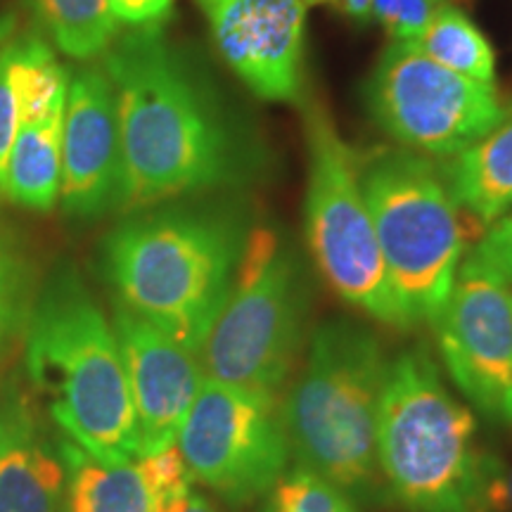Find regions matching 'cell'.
<instances>
[{
	"label": "cell",
	"mask_w": 512,
	"mask_h": 512,
	"mask_svg": "<svg viewBox=\"0 0 512 512\" xmlns=\"http://www.w3.org/2000/svg\"><path fill=\"white\" fill-rule=\"evenodd\" d=\"M264 498L261 512H363L347 491L302 465L287 470Z\"/></svg>",
	"instance_id": "44dd1931"
},
{
	"label": "cell",
	"mask_w": 512,
	"mask_h": 512,
	"mask_svg": "<svg viewBox=\"0 0 512 512\" xmlns=\"http://www.w3.org/2000/svg\"><path fill=\"white\" fill-rule=\"evenodd\" d=\"M24 273L15 252L0 240V347L24 316Z\"/></svg>",
	"instance_id": "d4e9b609"
},
{
	"label": "cell",
	"mask_w": 512,
	"mask_h": 512,
	"mask_svg": "<svg viewBox=\"0 0 512 512\" xmlns=\"http://www.w3.org/2000/svg\"><path fill=\"white\" fill-rule=\"evenodd\" d=\"M470 259L512 287V216H501L491 223L472 249Z\"/></svg>",
	"instance_id": "484cf974"
},
{
	"label": "cell",
	"mask_w": 512,
	"mask_h": 512,
	"mask_svg": "<svg viewBox=\"0 0 512 512\" xmlns=\"http://www.w3.org/2000/svg\"><path fill=\"white\" fill-rule=\"evenodd\" d=\"M460 211L494 223L512 204V117L439 166Z\"/></svg>",
	"instance_id": "e0dca14e"
},
{
	"label": "cell",
	"mask_w": 512,
	"mask_h": 512,
	"mask_svg": "<svg viewBox=\"0 0 512 512\" xmlns=\"http://www.w3.org/2000/svg\"><path fill=\"white\" fill-rule=\"evenodd\" d=\"M510 207H512V204H510Z\"/></svg>",
	"instance_id": "d6a6232c"
},
{
	"label": "cell",
	"mask_w": 512,
	"mask_h": 512,
	"mask_svg": "<svg viewBox=\"0 0 512 512\" xmlns=\"http://www.w3.org/2000/svg\"><path fill=\"white\" fill-rule=\"evenodd\" d=\"M41 34L74 60L91 62L117 41L121 24L110 0H27Z\"/></svg>",
	"instance_id": "d6986e66"
},
{
	"label": "cell",
	"mask_w": 512,
	"mask_h": 512,
	"mask_svg": "<svg viewBox=\"0 0 512 512\" xmlns=\"http://www.w3.org/2000/svg\"><path fill=\"white\" fill-rule=\"evenodd\" d=\"M223 64L266 102L304 100V0H197Z\"/></svg>",
	"instance_id": "7c38bea8"
},
{
	"label": "cell",
	"mask_w": 512,
	"mask_h": 512,
	"mask_svg": "<svg viewBox=\"0 0 512 512\" xmlns=\"http://www.w3.org/2000/svg\"><path fill=\"white\" fill-rule=\"evenodd\" d=\"M432 328L465 399L484 418L512 425V287L467 256Z\"/></svg>",
	"instance_id": "8fae6325"
},
{
	"label": "cell",
	"mask_w": 512,
	"mask_h": 512,
	"mask_svg": "<svg viewBox=\"0 0 512 512\" xmlns=\"http://www.w3.org/2000/svg\"><path fill=\"white\" fill-rule=\"evenodd\" d=\"M413 46L441 67L467 79L494 83L496 53L482 29L456 5L444 3Z\"/></svg>",
	"instance_id": "ffe728a7"
},
{
	"label": "cell",
	"mask_w": 512,
	"mask_h": 512,
	"mask_svg": "<svg viewBox=\"0 0 512 512\" xmlns=\"http://www.w3.org/2000/svg\"><path fill=\"white\" fill-rule=\"evenodd\" d=\"M64 463L57 439L22 396L0 403V512H64Z\"/></svg>",
	"instance_id": "9a60e30c"
},
{
	"label": "cell",
	"mask_w": 512,
	"mask_h": 512,
	"mask_svg": "<svg viewBox=\"0 0 512 512\" xmlns=\"http://www.w3.org/2000/svg\"><path fill=\"white\" fill-rule=\"evenodd\" d=\"M110 8L121 27L136 29L162 24L174 8V0H110Z\"/></svg>",
	"instance_id": "4316f807"
},
{
	"label": "cell",
	"mask_w": 512,
	"mask_h": 512,
	"mask_svg": "<svg viewBox=\"0 0 512 512\" xmlns=\"http://www.w3.org/2000/svg\"><path fill=\"white\" fill-rule=\"evenodd\" d=\"M136 467L150 494L152 512H171L192 491V475L176 444L166 451L138 458Z\"/></svg>",
	"instance_id": "603a6c76"
},
{
	"label": "cell",
	"mask_w": 512,
	"mask_h": 512,
	"mask_svg": "<svg viewBox=\"0 0 512 512\" xmlns=\"http://www.w3.org/2000/svg\"><path fill=\"white\" fill-rule=\"evenodd\" d=\"M368 117L403 150L451 159L512 117L496 83L467 79L420 53L389 43L363 83Z\"/></svg>",
	"instance_id": "9c48e42d"
},
{
	"label": "cell",
	"mask_w": 512,
	"mask_h": 512,
	"mask_svg": "<svg viewBox=\"0 0 512 512\" xmlns=\"http://www.w3.org/2000/svg\"><path fill=\"white\" fill-rule=\"evenodd\" d=\"M309 152L304 228L311 256L342 302L401 328L380 242L358 174V155L318 100H302Z\"/></svg>",
	"instance_id": "ba28073f"
},
{
	"label": "cell",
	"mask_w": 512,
	"mask_h": 512,
	"mask_svg": "<svg viewBox=\"0 0 512 512\" xmlns=\"http://www.w3.org/2000/svg\"><path fill=\"white\" fill-rule=\"evenodd\" d=\"M112 325L136 408L140 458L166 451L176 444L185 415L202 387L204 370L192 351L126 306H114Z\"/></svg>",
	"instance_id": "5bb4252c"
},
{
	"label": "cell",
	"mask_w": 512,
	"mask_h": 512,
	"mask_svg": "<svg viewBox=\"0 0 512 512\" xmlns=\"http://www.w3.org/2000/svg\"><path fill=\"white\" fill-rule=\"evenodd\" d=\"M389 358L380 337L351 318H330L311 332L304 368L283 406L294 465L330 479L356 501L373 498L377 413Z\"/></svg>",
	"instance_id": "277c9868"
},
{
	"label": "cell",
	"mask_w": 512,
	"mask_h": 512,
	"mask_svg": "<svg viewBox=\"0 0 512 512\" xmlns=\"http://www.w3.org/2000/svg\"><path fill=\"white\" fill-rule=\"evenodd\" d=\"M306 8H320V5H335V0H304Z\"/></svg>",
	"instance_id": "1f68e13d"
},
{
	"label": "cell",
	"mask_w": 512,
	"mask_h": 512,
	"mask_svg": "<svg viewBox=\"0 0 512 512\" xmlns=\"http://www.w3.org/2000/svg\"><path fill=\"white\" fill-rule=\"evenodd\" d=\"M102 67L119 114L117 209H147L190 192L249 183L266 169V150L252 124L223 105L171 46L162 24L117 36Z\"/></svg>",
	"instance_id": "6da1fadb"
},
{
	"label": "cell",
	"mask_w": 512,
	"mask_h": 512,
	"mask_svg": "<svg viewBox=\"0 0 512 512\" xmlns=\"http://www.w3.org/2000/svg\"><path fill=\"white\" fill-rule=\"evenodd\" d=\"M121 140L114 86L102 64L69 76L62 121L60 202L76 219H98L119 204Z\"/></svg>",
	"instance_id": "4fadbf2b"
},
{
	"label": "cell",
	"mask_w": 512,
	"mask_h": 512,
	"mask_svg": "<svg viewBox=\"0 0 512 512\" xmlns=\"http://www.w3.org/2000/svg\"><path fill=\"white\" fill-rule=\"evenodd\" d=\"M31 36H12L0 48V195H3L5 169L22 124L24 69L29 60Z\"/></svg>",
	"instance_id": "7402d4cb"
},
{
	"label": "cell",
	"mask_w": 512,
	"mask_h": 512,
	"mask_svg": "<svg viewBox=\"0 0 512 512\" xmlns=\"http://www.w3.org/2000/svg\"><path fill=\"white\" fill-rule=\"evenodd\" d=\"M249 211L238 202L169 207L133 216L102 242V268L121 306L200 354L226 306Z\"/></svg>",
	"instance_id": "7a4b0ae2"
},
{
	"label": "cell",
	"mask_w": 512,
	"mask_h": 512,
	"mask_svg": "<svg viewBox=\"0 0 512 512\" xmlns=\"http://www.w3.org/2000/svg\"><path fill=\"white\" fill-rule=\"evenodd\" d=\"M444 3L448 0H373L370 22L380 24L394 43H413Z\"/></svg>",
	"instance_id": "cb8c5ba5"
},
{
	"label": "cell",
	"mask_w": 512,
	"mask_h": 512,
	"mask_svg": "<svg viewBox=\"0 0 512 512\" xmlns=\"http://www.w3.org/2000/svg\"><path fill=\"white\" fill-rule=\"evenodd\" d=\"M309 280L302 256L271 228H252L233 290L200 349L204 375L273 394L306 339Z\"/></svg>",
	"instance_id": "52a82bcc"
},
{
	"label": "cell",
	"mask_w": 512,
	"mask_h": 512,
	"mask_svg": "<svg viewBox=\"0 0 512 512\" xmlns=\"http://www.w3.org/2000/svg\"><path fill=\"white\" fill-rule=\"evenodd\" d=\"M64 107L22 112L3 181V195L17 207L50 211L60 202Z\"/></svg>",
	"instance_id": "2e32d148"
},
{
	"label": "cell",
	"mask_w": 512,
	"mask_h": 512,
	"mask_svg": "<svg viewBox=\"0 0 512 512\" xmlns=\"http://www.w3.org/2000/svg\"><path fill=\"white\" fill-rule=\"evenodd\" d=\"M377 467L408 512H482L489 458L477 422L425 347L389 361L377 413Z\"/></svg>",
	"instance_id": "5b68a950"
},
{
	"label": "cell",
	"mask_w": 512,
	"mask_h": 512,
	"mask_svg": "<svg viewBox=\"0 0 512 512\" xmlns=\"http://www.w3.org/2000/svg\"><path fill=\"white\" fill-rule=\"evenodd\" d=\"M358 174L401 328L432 325L463 259L460 207L439 166L403 147L358 157Z\"/></svg>",
	"instance_id": "8992f818"
},
{
	"label": "cell",
	"mask_w": 512,
	"mask_h": 512,
	"mask_svg": "<svg viewBox=\"0 0 512 512\" xmlns=\"http://www.w3.org/2000/svg\"><path fill=\"white\" fill-rule=\"evenodd\" d=\"M171 512H219V510H216L207 498H202L200 494H195V491H190V494L185 496Z\"/></svg>",
	"instance_id": "f546056e"
},
{
	"label": "cell",
	"mask_w": 512,
	"mask_h": 512,
	"mask_svg": "<svg viewBox=\"0 0 512 512\" xmlns=\"http://www.w3.org/2000/svg\"><path fill=\"white\" fill-rule=\"evenodd\" d=\"M482 512H512V465L489 458L482 494Z\"/></svg>",
	"instance_id": "83f0119b"
},
{
	"label": "cell",
	"mask_w": 512,
	"mask_h": 512,
	"mask_svg": "<svg viewBox=\"0 0 512 512\" xmlns=\"http://www.w3.org/2000/svg\"><path fill=\"white\" fill-rule=\"evenodd\" d=\"M335 8L342 12L349 22L358 24V27H366V24H370L373 0H335Z\"/></svg>",
	"instance_id": "f1b7e54d"
},
{
	"label": "cell",
	"mask_w": 512,
	"mask_h": 512,
	"mask_svg": "<svg viewBox=\"0 0 512 512\" xmlns=\"http://www.w3.org/2000/svg\"><path fill=\"white\" fill-rule=\"evenodd\" d=\"M176 446L192 479L230 505L264 498L292 460L275 396L207 375Z\"/></svg>",
	"instance_id": "30bf717a"
},
{
	"label": "cell",
	"mask_w": 512,
	"mask_h": 512,
	"mask_svg": "<svg viewBox=\"0 0 512 512\" xmlns=\"http://www.w3.org/2000/svg\"><path fill=\"white\" fill-rule=\"evenodd\" d=\"M64 463V512H152L136 463L110 465L72 441L57 439Z\"/></svg>",
	"instance_id": "ac0fdd59"
},
{
	"label": "cell",
	"mask_w": 512,
	"mask_h": 512,
	"mask_svg": "<svg viewBox=\"0 0 512 512\" xmlns=\"http://www.w3.org/2000/svg\"><path fill=\"white\" fill-rule=\"evenodd\" d=\"M15 29H17V22L12 15H0V48L5 46V43L10 41L12 36H15Z\"/></svg>",
	"instance_id": "4dcf8cb0"
},
{
	"label": "cell",
	"mask_w": 512,
	"mask_h": 512,
	"mask_svg": "<svg viewBox=\"0 0 512 512\" xmlns=\"http://www.w3.org/2000/svg\"><path fill=\"white\" fill-rule=\"evenodd\" d=\"M24 361L64 437L102 463H136L138 420L117 332L74 271L43 287Z\"/></svg>",
	"instance_id": "3957f363"
}]
</instances>
